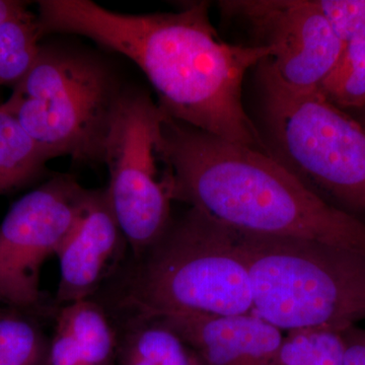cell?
I'll list each match as a JSON object with an SVG mask.
<instances>
[{
    "label": "cell",
    "mask_w": 365,
    "mask_h": 365,
    "mask_svg": "<svg viewBox=\"0 0 365 365\" xmlns=\"http://www.w3.org/2000/svg\"><path fill=\"white\" fill-rule=\"evenodd\" d=\"M316 4L344 44L365 40V0H316Z\"/></svg>",
    "instance_id": "cell-19"
},
{
    "label": "cell",
    "mask_w": 365,
    "mask_h": 365,
    "mask_svg": "<svg viewBox=\"0 0 365 365\" xmlns=\"http://www.w3.org/2000/svg\"><path fill=\"white\" fill-rule=\"evenodd\" d=\"M268 59L259 68L262 105L281 163L365 222V129L319 88L285 83Z\"/></svg>",
    "instance_id": "cell-6"
},
{
    "label": "cell",
    "mask_w": 365,
    "mask_h": 365,
    "mask_svg": "<svg viewBox=\"0 0 365 365\" xmlns=\"http://www.w3.org/2000/svg\"><path fill=\"white\" fill-rule=\"evenodd\" d=\"M24 9H26V6L23 2L0 0V24L11 18L14 14L20 13Z\"/></svg>",
    "instance_id": "cell-21"
},
{
    "label": "cell",
    "mask_w": 365,
    "mask_h": 365,
    "mask_svg": "<svg viewBox=\"0 0 365 365\" xmlns=\"http://www.w3.org/2000/svg\"><path fill=\"white\" fill-rule=\"evenodd\" d=\"M47 155L0 107V194L23 188L42 174Z\"/></svg>",
    "instance_id": "cell-14"
},
{
    "label": "cell",
    "mask_w": 365,
    "mask_h": 365,
    "mask_svg": "<svg viewBox=\"0 0 365 365\" xmlns=\"http://www.w3.org/2000/svg\"><path fill=\"white\" fill-rule=\"evenodd\" d=\"M124 241L105 190H91L85 212L57 254V302L66 306L90 299L116 264Z\"/></svg>",
    "instance_id": "cell-11"
},
{
    "label": "cell",
    "mask_w": 365,
    "mask_h": 365,
    "mask_svg": "<svg viewBox=\"0 0 365 365\" xmlns=\"http://www.w3.org/2000/svg\"><path fill=\"white\" fill-rule=\"evenodd\" d=\"M342 335L326 329H300L285 332L279 365H343Z\"/></svg>",
    "instance_id": "cell-18"
},
{
    "label": "cell",
    "mask_w": 365,
    "mask_h": 365,
    "mask_svg": "<svg viewBox=\"0 0 365 365\" xmlns=\"http://www.w3.org/2000/svg\"><path fill=\"white\" fill-rule=\"evenodd\" d=\"M220 6L246 21L261 40L258 45L275 50L269 63L294 88H319L345 46L316 0H232Z\"/></svg>",
    "instance_id": "cell-9"
},
{
    "label": "cell",
    "mask_w": 365,
    "mask_h": 365,
    "mask_svg": "<svg viewBox=\"0 0 365 365\" xmlns=\"http://www.w3.org/2000/svg\"><path fill=\"white\" fill-rule=\"evenodd\" d=\"M136 258L122 306L137 318L254 313L249 270L230 227L199 209L170 220L160 239Z\"/></svg>",
    "instance_id": "cell-3"
},
{
    "label": "cell",
    "mask_w": 365,
    "mask_h": 365,
    "mask_svg": "<svg viewBox=\"0 0 365 365\" xmlns=\"http://www.w3.org/2000/svg\"><path fill=\"white\" fill-rule=\"evenodd\" d=\"M153 319L174 331L203 365H279L284 333L256 314H173Z\"/></svg>",
    "instance_id": "cell-10"
},
{
    "label": "cell",
    "mask_w": 365,
    "mask_h": 365,
    "mask_svg": "<svg viewBox=\"0 0 365 365\" xmlns=\"http://www.w3.org/2000/svg\"><path fill=\"white\" fill-rule=\"evenodd\" d=\"M122 93L97 60L42 46L32 68L0 107L49 160L69 155L78 163H104Z\"/></svg>",
    "instance_id": "cell-5"
},
{
    "label": "cell",
    "mask_w": 365,
    "mask_h": 365,
    "mask_svg": "<svg viewBox=\"0 0 365 365\" xmlns=\"http://www.w3.org/2000/svg\"><path fill=\"white\" fill-rule=\"evenodd\" d=\"M319 90L337 107H365V40L346 43Z\"/></svg>",
    "instance_id": "cell-17"
},
{
    "label": "cell",
    "mask_w": 365,
    "mask_h": 365,
    "mask_svg": "<svg viewBox=\"0 0 365 365\" xmlns=\"http://www.w3.org/2000/svg\"><path fill=\"white\" fill-rule=\"evenodd\" d=\"M365 108V107H364ZM364 119H365V111H364Z\"/></svg>",
    "instance_id": "cell-22"
},
{
    "label": "cell",
    "mask_w": 365,
    "mask_h": 365,
    "mask_svg": "<svg viewBox=\"0 0 365 365\" xmlns=\"http://www.w3.org/2000/svg\"><path fill=\"white\" fill-rule=\"evenodd\" d=\"M38 20L24 9L0 24V86H16L39 56Z\"/></svg>",
    "instance_id": "cell-15"
},
{
    "label": "cell",
    "mask_w": 365,
    "mask_h": 365,
    "mask_svg": "<svg viewBox=\"0 0 365 365\" xmlns=\"http://www.w3.org/2000/svg\"><path fill=\"white\" fill-rule=\"evenodd\" d=\"M69 175H59L21 197L0 225V302L26 312L42 309L43 264L58 254L90 200Z\"/></svg>",
    "instance_id": "cell-8"
},
{
    "label": "cell",
    "mask_w": 365,
    "mask_h": 365,
    "mask_svg": "<svg viewBox=\"0 0 365 365\" xmlns=\"http://www.w3.org/2000/svg\"><path fill=\"white\" fill-rule=\"evenodd\" d=\"M340 333L344 342L343 365H365V329L354 325Z\"/></svg>",
    "instance_id": "cell-20"
},
{
    "label": "cell",
    "mask_w": 365,
    "mask_h": 365,
    "mask_svg": "<svg viewBox=\"0 0 365 365\" xmlns=\"http://www.w3.org/2000/svg\"><path fill=\"white\" fill-rule=\"evenodd\" d=\"M137 319L125 339L121 365H203L174 331L157 319Z\"/></svg>",
    "instance_id": "cell-13"
},
{
    "label": "cell",
    "mask_w": 365,
    "mask_h": 365,
    "mask_svg": "<svg viewBox=\"0 0 365 365\" xmlns=\"http://www.w3.org/2000/svg\"><path fill=\"white\" fill-rule=\"evenodd\" d=\"M20 309L0 313V365H49L50 342Z\"/></svg>",
    "instance_id": "cell-16"
},
{
    "label": "cell",
    "mask_w": 365,
    "mask_h": 365,
    "mask_svg": "<svg viewBox=\"0 0 365 365\" xmlns=\"http://www.w3.org/2000/svg\"><path fill=\"white\" fill-rule=\"evenodd\" d=\"M208 9L201 1L177 13L125 14L91 0H42L37 20L42 36H85L132 60L170 117L272 155L245 110L242 90L247 71L275 50L223 42Z\"/></svg>",
    "instance_id": "cell-1"
},
{
    "label": "cell",
    "mask_w": 365,
    "mask_h": 365,
    "mask_svg": "<svg viewBox=\"0 0 365 365\" xmlns=\"http://www.w3.org/2000/svg\"><path fill=\"white\" fill-rule=\"evenodd\" d=\"M230 230L249 270L254 314L264 321L282 332H342L365 319V257L321 242Z\"/></svg>",
    "instance_id": "cell-4"
},
{
    "label": "cell",
    "mask_w": 365,
    "mask_h": 365,
    "mask_svg": "<svg viewBox=\"0 0 365 365\" xmlns=\"http://www.w3.org/2000/svg\"><path fill=\"white\" fill-rule=\"evenodd\" d=\"M165 112L145 93L123 91L106 140L108 202L135 257L169 227L172 175L160 148Z\"/></svg>",
    "instance_id": "cell-7"
},
{
    "label": "cell",
    "mask_w": 365,
    "mask_h": 365,
    "mask_svg": "<svg viewBox=\"0 0 365 365\" xmlns=\"http://www.w3.org/2000/svg\"><path fill=\"white\" fill-rule=\"evenodd\" d=\"M160 146L173 200L250 234L321 242L365 257V222L329 203L273 155L165 113Z\"/></svg>",
    "instance_id": "cell-2"
},
{
    "label": "cell",
    "mask_w": 365,
    "mask_h": 365,
    "mask_svg": "<svg viewBox=\"0 0 365 365\" xmlns=\"http://www.w3.org/2000/svg\"><path fill=\"white\" fill-rule=\"evenodd\" d=\"M57 324L73 338L83 364H114L116 335L102 307L96 302L83 299L66 304L57 316Z\"/></svg>",
    "instance_id": "cell-12"
}]
</instances>
